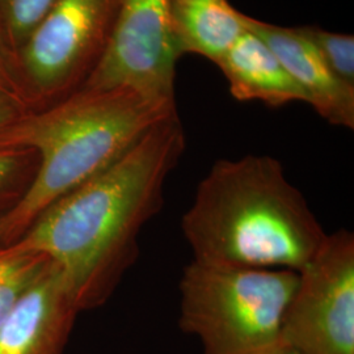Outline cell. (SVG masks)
<instances>
[{
    "instance_id": "obj_1",
    "label": "cell",
    "mask_w": 354,
    "mask_h": 354,
    "mask_svg": "<svg viewBox=\"0 0 354 354\" xmlns=\"http://www.w3.org/2000/svg\"><path fill=\"white\" fill-rule=\"evenodd\" d=\"M185 150L178 113L152 127L120 160L45 209L16 244L57 266L79 311L105 304L140 254L142 228L165 203Z\"/></svg>"
},
{
    "instance_id": "obj_2",
    "label": "cell",
    "mask_w": 354,
    "mask_h": 354,
    "mask_svg": "<svg viewBox=\"0 0 354 354\" xmlns=\"http://www.w3.org/2000/svg\"><path fill=\"white\" fill-rule=\"evenodd\" d=\"M181 230L196 261L294 272L328 235L269 155L216 160L183 215Z\"/></svg>"
},
{
    "instance_id": "obj_3",
    "label": "cell",
    "mask_w": 354,
    "mask_h": 354,
    "mask_svg": "<svg viewBox=\"0 0 354 354\" xmlns=\"http://www.w3.org/2000/svg\"><path fill=\"white\" fill-rule=\"evenodd\" d=\"M175 113L176 102L133 89L80 88L1 129L0 147L33 152L37 167L21 198L0 215V244L19 241L51 203L108 169Z\"/></svg>"
},
{
    "instance_id": "obj_4",
    "label": "cell",
    "mask_w": 354,
    "mask_h": 354,
    "mask_svg": "<svg viewBox=\"0 0 354 354\" xmlns=\"http://www.w3.org/2000/svg\"><path fill=\"white\" fill-rule=\"evenodd\" d=\"M298 273L192 260L178 283L180 328L203 354H261L281 342Z\"/></svg>"
},
{
    "instance_id": "obj_5",
    "label": "cell",
    "mask_w": 354,
    "mask_h": 354,
    "mask_svg": "<svg viewBox=\"0 0 354 354\" xmlns=\"http://www.w3.org/2000/svg\"><path fill=\"white\" fill-rule=\"evenodd\" d=\"M297 273L281 340L299 354H354L353 234H328Z\"/></svg>"
},
{
    "instance_id": "obj_6",
    "label": "cell",
    "mask_w": 354,
    "mask_h": 354,
    "mask_svg": "<svg viewBox=\"0 0 354 354\" xmlns=\"http://www.w3.org/2000/svg\"><path fill=\"white\" fill-rule=\"evenodd\" d=\"M178 58L168 0H117L104 49L80 88H129L175 102Z\"/></svg>"
},
{
    "instance_id": "obj_7",
    "label": "cell",
    "mask_w": 354,
    "mask_h": 354,
    "mask_svg": "<svg viewBox=\"0 0 354 354\" xmlns=\"http://www.w3.org/2000/svg\"><path fill=\"white\" fill-rule=\"evenodd\" d=\"M115 4L117 0L54 3L17 54L35 95H61L88 75L106 42Z\"/></svg>"
},
{
    "instance_id": "obj_8",
    "label": "cell",
    "mask_w": 354,
    "mask_h": 354,
    "mask_svg": "<svg viewBox=\"0 0 354 354\" xmlns=\"http://www.w3.org/2000/svg\"><path fill=\"white\" fill-rule=\"evenodd\" d=\"M79 308L49 263L0 326V354H62Z\"/></svg>"
},
{
    "instance_id": "obj_9",
    "label": "cell",
    "mask_w": 354,
    "mask_h": 354,
    "mask_svg": "<svg viewBox=\"0 0 354 354\" xmlns=\"http://www.w3.org/2000/svg\"><path fill=\"white\" fill-rule=\"evenodd\" d=\"M245 26L261 38L299 86L323 120L333 127H354V84L335 75L299 28L269 24L245 15Z\"/></svg>"
},
{
    "instance_id": "obj_10",
    "label": "cell",
    "mask_w": 354,
    "mask_h": 354,
    "mask_svg": "<svg viewBox=\"0 0 354 354\" xmlns=\"http://www.w3.org/2000/svg\"><path fill=\"white\" fill-rule=\"evenodd\" d=\"M215 64L226 77L231 96L239 102H260L272 108L307 102L277 55L248 29Z\"/></svg>"
},
{
    "instance_id": "obj_11",
    "label": "cell",
    "mask_w": 354,
    "mask_h": 354,
    "mask_svg": "<svg viewBox=\"0 0 354 354\" xmlns=\"http://www.w3.org/2000/svg\"><path fill=\"white\" fill-rule=\"evenodd\" d=\"M178 57L197 54L216 64L247 30L245 15L228 0H168Z\"/></svg>"
},
{
    "instance_id": "obj_12",
    "label": "cell",
    "mask_w": 354,
    "mask_h": 354,
    "mask_svg": "<svg viewBox=\"0 0 354 354\" xmlns=\"http://www.w3.org/2000/svg\"><path fill=\"white\" fill-rule=\"evenodd\" d=\"M50 260L16 243L0 244V326Z\"/></svg>"
},
{
    "instance_id": "obj_13",
    "label": "cell",
    "mask_w": 354,
    "mask_h": 354,
    "mask_svg": "<svg viewBox=\"0 0 354 354\" xmlns=\"http://www.w3.org/2000/svg\"><path fill=\"white\" fill-rule=\"evenodd\" d=\"M57 0H0V20L17 54Z\"/></svg>"
},
{
    "instance_id": "obj_14",
    "label": "cell",
    "mask_w": 354,
    "mask_h": 354,
    "mask_svg": "<svg viewBox=\"0 0 354 354\" xmlns=\"http://www.w3.org/2000/svg\"><path fill=\"white\" fill-rule=\"evenodd\" d=\"M301 32L314 48L329 70L346 83L354 84V37L335 33L317 26H301Z\"/></svg>"
},
{
    "instance_id": "obj_15",
    "label": "cell",
    "mask_w": 354,
    "mask_h": 354,
    "mask_svg": "<svg viewBox=\"0 0 354 354\" xmlns=\"http://www.w3.org/2000/svg\"><path fill=\"white\" fill-rule=\"evenodd\" d=\"M32 151L0 147V215L11 209L24 194L35 172L28 171Z\"/></svg>"
},
{
    "instance_id": "obj_16",
    "label": "cell",
    "mask_w": 354,
    "mask_h": 354,
    "mask_svg": "<svg viewBox=\"0 0 354 354\" xmlns=\"http://www.w3.org/2000/svg\"><path fill=\"white\" fill-rule=\"evenodd\" d=\"M16 64H19L17 58L0 20V95L26 105L28 95L17 74Z\"/></svg>"
},
{
    "instance_id": "obj_17",
    "label": "cell",
    "mask_w": 354,
    "mask_h": 354,
    "mask_svg": "<svg viewBox=\"0 0 354 354\" xmlns=\"http://www.w3.org/2000/svg\"><path fill=\"white\" fill-rule=\"evenodd\" d=\"M24 113V105L15 102L11 97L0 95V130L13 122Z\"/></svg>"
},
{
    "instance_id": "obj_18",
    "label": "cell",
    "mask_w": 354,
    "mask_h": 354,
    "mask_svg": "<svg viewBox=\"0 0 354 354\" xmlns=\"http://www.w3.org/2000/svg\"><path fill=\"white\" fill-rule=\"evenodd\" d=\"M261 354H299L298 352H295L292 348H290L289 345H286L285 342H281L279 344H276L274 346L269 348L268 351H266L264 353Z\"/></svg>"
}]
</instances>
